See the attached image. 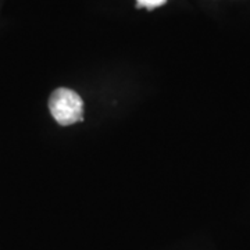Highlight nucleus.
Returning <instances> with one entry per match:
<instances>
[{
	"mask_svg": "<svg viewBox=\"0 0 250 250\" xmlns=\"http://www.w3.org/2000/svg\"><path fill=\"white\" fill-rule=\"evenodd\" d=\"M49 108L54 120L60 125H71L83 118V102L81 96L71 89L59 88L49 99Z\"/></svg>",
	"mask_w": 250,
	"mask_h": 250,
	"instance_id": "f257e3e1",
	"label": "nucleus"
},
{
	"mask_svg": "<svg viewBox=\"0 0 250 250\" xmlns=\"http://www.w3.org/2000/svg\"><path fill=\"white\" fill-rule=\"evenodd\" d=\"M138 1V7H146V9L152 10L163 6L167 0H136Z\"/></svg>",
	"mask_w": 250,
	"mask_h": 250,
	"instance_id": "f03ea898",
	"label": "nucleus"
}]
</instances>
